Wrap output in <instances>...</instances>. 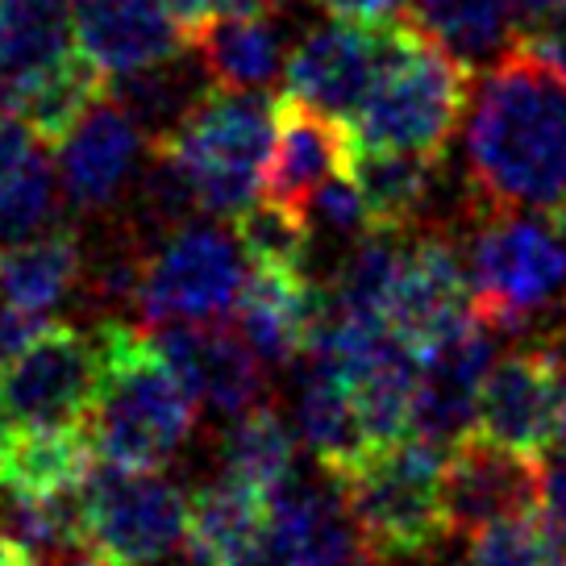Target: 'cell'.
I'll return each mask as SVG.
<instances>
[{"label": "cell", "instance_id": "277c9868", "mask_svg": "<svg viewBox=\"0 0 566 566\" xmlns=\"http://www.w3.org/2000/svg\"><path fill=\"white\" fill-rule=\"evenodd\" d=\"M442 462L446 446L408 433L384 450H371L346 475L329 479L379 566L421 563L442 537H450L442 516Z\"/></svg>", "mask_w": 566, "mask_h": 566}, {"label": "cell", "instance_id": "ac0fdd59", "mask_svg": "<svg viewBox=\"0 0 566 566\" xmlns=\"http://www.w3.org/2000/svg\"><path fill=\"white\" fill-rule=\"evenodd\" d=\"M471 271H462L459 247L442 233H424L417 247H408L405 271L391 287L388 325L391 334L421 354L429 342L471 313Z\"/></svg>", "mask_w": 566, "mask_h": 566}, {"label": "cell", "instance_id": "8d00e7d4", "mask_svg": "<svg viewBox=\"0 0 566 566\" xmlns=\"http://www.w3.org/2000/svg\"><path fill=\"white\" fill-rule=\"evenodd\" d=\"M317 4L342 21H367V25H396L408 18V0H317Z\"/></svg>", "mask_w": 566, "mask_h": 566}, {"label": "cell", "instance_id": "30bf717a", "mask_svg": "<svg viewBox=\"0 0 566 566\" xmlns=\"http://www.w3.org/2000/svg\"><path fill=\"white\" fill-rule=\"evenodd\" d=\"M396 38H400V21L367 25V21L337 18L334 25L308 30L287 54L283 96L350 122L358 105L371 96L388 54L396 51Z\"/></svg>", "mask_w": 566, "mask_h": 566}, {"label": "cell", "instance_id": "8992f818", "mask_svg": "<svg viewBox=\"0 0 566 566\" xmlns=\"http://www.w3.org/2000/svg\"><path fill=\"white\" fill-rule=\"evenodd\" d=\"M188 495L159 471L96 459L80 488V554L92 566H155L184 546Z\"/></svg>", "mask_w": 566, "mask_h": 566}, {"label": "cell", "instance_id": "d590c367", "mask_svg": "<svg viewBox=\"0 0 566 566\" xmlns=\"http://www.w3.org/2000/svg\"><path fill=\"white\" fill-rule=\"evenodd\" d=\"M38 146H42V138L21 113H0V184L13 176Z\"/></svg>", "mask_w": 566, "mask_h": 566}, {"label": "cell", "instance_id": "cb8c5ba5", "mask_svg": "<svg viewBox=\"0 0 566 566\" xmlns=\"http://www.w3.org/2000/svg\"><path fill=\"white\" fill-rule=\"evenodd\" d=\"M84 275V247L75 230H54L0 247V304L30 317H46L67 301Z\"/></svg>", "mask_w": 566, "mask_h": 566}, {"label": "cell", "instance_id": "5b68a950", "mask_svg": "<svg viewBox=\"0 0 566 566\" xmlns=\"http://www.w3.org/2000/svg\"><path fill=\"white\" fill-rule=\"evenodd\" d=\"M163 150H171L192 179L200 212L238 217L266 188V163L275 150V105L263 92L212 88L188 113Z\"/></svg>", "mask_w": 566, "mask_h": 566}, {"label": "cell", "instance_id": "d6a6232c", "mask_svg": "<svg viewBox=\"0 0 566 566\" xmlns=\"http://www.w3.org/2000/svg\"><path fill=\"white\" fill-rule=\"evenodd\" d=\"M59 196H63L59 167H51V159L38 146L34 155L0 184V247H13V242L54 230Z\"/></svg>", "mask_w": 566, "mask_h": 566}, {"label": "cell", "instance_id": "603a6c76", "mask_svg": "<svg viewBox=\"0 0 566 566\" xmlns=\"http://www.w3.org/2000/svg\"><path fill=\"white\" fill-rule=\"evenodd\" d=\"M296 424L304 446L313 450V459L329 479L346 475L371 454L354 408L350 379L325 354H308V371L301 375V396H296Z\"/></svg>", "mask_w": 566, "mask_h": 566}, {"label": "cell", "instance_id": "74e56055", "mask_svg": "<svg viewBox=\"0 0 566 566\" xmlns=\"http://www.w3.org/2000/svg\"><path fill=\"white\" fill-rule=\"evenodd\" d=\"M542 504H546L549 521H554L566 537V442H558L546 454V471H542Z\"/></svg>", "mask_w": 566, "mask_h": 566}, {"label": "cell", "instance_id": "ba28073f", "mask_svg": "<svg viewBox=\"0 0 566 566\" xmlns=\"http://www.w3.org/2000/svg\"><path fill=\"white\" fill-rule=\"evenodd\" d=\"M247 263L238 233L184 221L142 259L134 308L150 329L167 321H226L247 287Z\"/></svg>", "mask_w": 566, "mask_h": 566}, {"label": "cell", "instance_id": "2e32d148", "mask_svg": "<svg viewBox=\"0 0 566 566\" xmlns=\"http://www.w3.org/2000/svg\"><path fill=\"white\" fill-rule=\"evenodd\" d=\"M75 42L108 80L134 75L192 46L167 0H71Z\"/></svg>", "mask_w": 566, "mask_h": 566}, {"label": "cell", "instance_id": "8fae6325", "mask_svg": "<svg viewBox=\"0 0 566 566\" xmlns=\"http://www.w3.org/2000/svg\"><path fill=\"white\" fill-rule=\"evenodd\" d=\"M495 342H500V329L471 304L467 317H459L438 342L424 346L412 433L450 450L475 429L479 396L495 363Z\"/></svg>", "mask_w": 566, "mask_h": 566}, {"label": "cell", "instance_id": "484cf974", "mask_svg": "<svg viewBox=\"0 0 566 566\" xmlns=\"http://www.w3.org/2000/svg\"><path fill=\"white\" fill-rule=\"evenodd\" d=\"M438 163H442V155H421V150H363V146H354L350 176L363 188V196H367L375 230L405 233L421 221V212L433 200Z\"/></svg>", "mask_w": 566, "mask_h": 566}, {"label": "cell", "instance_id": "3957f363", "mask_svg": "<svg viewBox=\"0 0 566 566\" xmlns=\"http://www.w3.org/2000/svg\"><path fill=\"white\" fill-rule=\"evenodd\" d=\"M471 101V67L446 51L442 42L421 34L412 21H400L396 51L375 80L371 96L350 122L354 146L363 150H421L442 155Z\"/></svg>", "mask_w": 566, "mask_h": 566}, {"label": "cell", "instance_id": "4fadbf2b", "mask_svg": "<svg viewBox=\"0 0 566 566\" xmlns=\"http://www.w3.org/2000/svg\"><path fill=\"white\" fill-rule=\"evenodd\" d=\"M525 509H542V467L533 454L509 450L475 429L446 450L442 516L450 537H471L479 525Z\"/></svg>", "mask_w": 566, "mask_h": 566}, {"label": "cell", "instance_id": "44dd1931", "mask_svg": "<svg viewBox=\"0 0 566 566\" xmlns=\"http://www.w3.org/2000/svg\"><path fill=\"white\" fill-rule=\"evenodd\" d=\"M192 54L217 88L263 92L287 67L275 13H221L192 30Z\"/></svg>", "mask_w": 566, "mask_h": 566}, {"label": "cell", "instance_id": "ab89813d", "mask_svg": "<svg viewBox=\"0 0 566 566\" xmlns=\"http://www.w3.org/2000/svg\"><path fill=\"white\" fill-rule=\"evenodd\" d=\"M509 4H513V13L521 25H533V21L549 18L554 9H563L566 0H509Z\"/></svg>", "mask_w": 566, "mask_h": 566}, {"label": "cell", "instance_id": "4316f807", "mask_svg": "<svg viewBox=\"0 0 566 566\" xmlns=\"http://www.w3.org/2000/svg\"><path fill=\"white\" fill-rule=\"evenodd\" d=\"M405 21L442 42L467 67H488L516 42V13L509 0H408Z\"/></svg>", "mask_w": 566, "mask_h": 566}, {"label": "cell", "instance_id": "836d02e7", "mask_svg": "<svg viewBox=\"0 0 566 566\" xmlns=\"http://www.w3.org/2000/svg\"><path fill=\"white\" fill-rule=\"evenodd\" d=\"M304 217L313 233H329V238H342V242H358L375 230L371 209H367V196L354 184L350 171L325 179L317 192L304 200Z\"/></svg>", "mask_w": 566, "mask_h": 566}, {"label": "cell", "instance_id": "e575fe53", "mask_svg": "<svg viewBox=\"0 0 566 566\" xmlns=\"http://www.w3.org/2000/svg\"><path fill=\"white\" fill-rule=\"evenodd\" d=\"M521 46H530L533 54H542L549 67H558L566 75V4L554 9L549 18L533 21V25H521Z\"/></svg>", "mask_w": 566, "mask_h": 566}, {"label": "cell", "instance_id": "7bdbcfd3", "mask_svg": "<svg viewBox=\"0 0 566 566\" xmlns=\"http://www.w3.org/2000/svg\"><path fill=\"white\" fill-rule=\"evenodd\" d=\"M159 566V563H155ZM163 566H205L200 558H192V554H184V558H176V563H163Z\"/></svg>", "mask_w": 566, "mask_h": 566}, {"label": "cell", "instance_id": "52a82bcc", "mask_svg": "<svg viewBox=\"0 0 566 566\" xmlns=\"http://www.w3.org/2000/svg\"><path fill=\"white\" fill-rule=\"evenodd\" d=\"M467 271L475 313L516 334L566 287V233L542 212H495L467 250Z\"/></svg>", "mask_w": 566, "mask_h": 566}, {"label": "cell", "instance_id": "1f68e13d", "mask_svg": "<svg viewBox=\"0 0 566 566\" xmlns=\"http://www.w3.org/2000/svg\"><path fill=\"white\" fill-rule=\"evenodd\" d=\"M238 221V242L247 250L250 266H275V271H308L313 254V226L304 209L283 205V200H254L247 212L233 217Z\"/></svg>", "mask_w": 566, "mask_h": 566}, {"label": "cell", "instance_id": "7a4b0ae2", "mask_svg": "<svg viewBox=\"0 0 566 566\" xmlns=\"http://www.w3.org/2000/svg\"><path fill=\"white\" fill-rule=\"evenodd\" d=\"M105 375L92 408L96 454L117 467L159 471L188 446L196 429V396L159 350L155 334L125 321L96 325Z\"/></svg>", "mask_w": 566, "mask_h": 566}, {"label": "cell", "instance_id": "f1b7e54d", "mask_svg": "<svg viewBox=\"0 0 566 566\" xmlns=\"http://www.w3.org/2000/svg\"><path fill=\"white\" fill-rule=\"evenodd\" d=\"M221 471L259 488L271 500L296 479V442L266 400L233 417L230 429L221 433Z\"/></svg>", "mask_w": 566, "mask_h": 566}, {"label": "cell", "instance_id": "6da1fadb", "mask_svg": "<svg viewBox=\"0 0 566 566\" xmlns=\"http://www.w3.org/2000/svg\"><path fill=\"white\" fill-rule=\"evenodd\" d=\"M467 179L492 212H542L566 233V75L513 42L471 84Z\"/></svg>", "mask_w": 566, "mask_h": 566}, {"label": "cell", "instance_id": "7c38bea8", "mask_svg": "<svg viewBox=\"0 0 566 566\" xmlns=\"http://www.w3.org/2000/svg\"><path fill=\"white\" fill-rule=\"evenodd\" d=\"M475 433L533 459L566 442V396L542 342L492 363L479 396Z\"/></svg>", "mask_w": 566, "mask_h": 566}, {"label": "cell", "instance_id": "f35d334b", "mask_svg": "<svg viewBox=\"0 0 566 566\" xmlns=\"http://www.w3.org/2000/svg\"><path fill=\"white\" fill-rule=\"evenodd\" d=\"M38 563H42V558H38L34 549L25 546L18 533L0 521V566H38Z\"/></svg>", "mask_w": 566, "mask_h": 566}, {"label": "cell", "instance_id": "f546056e", "mask_svg": "<svg viewBox=\"0 0 566 566\" xmlns=\"http://www.w3.org/2000/svg\"><path fill=\"white\" fill-rule=\"evenodd\" d=\"M405 259L408 247L400 242V233L371 230L367 238H358L354 250L337 266L334 283H329V301H334L337 313L388 321L391 287H396L400 271H405Z\"/></svg>", "mask_w": 566, "mask_h": 566}, {"label": "cell", "instance_id": "d4e9b609", "mask_svg": "<svg viewBox=\"0 0 566 566\" xmlns=\"http://www.w3.org/2000/svg\"><path fill=\"white\" fill-rule=\"evenodd\" d=\"M0 42L18 108L21 92L80 51L71 0H0Z\"/></svg>", "mask_w": 566, "mask_h": 566}, {"label": "cell", "instance_id": "e0dca14e", "mask_svg": "<svg viewBox=\"0 0 566 566\" xmlns=\"http://www.w3.org/2000/svg\"><path fill=\"white\" fill-rule=\"evenodd\" d=\"M266 542L283 566H379L342 492L292 479L271 500Z\"/></svg>", "mask_w": 566, "mask_h": 566}, {"label": "cell", "instance_id": "ffe728a7", "mask_svg": "<svg viewBox=\"0 0 566 566\" xmlns=\"http://www.w3.org/2000/svg\"><path fill=\"white\" fill-rule=\"evenodd\" d=\"M354 134L342 117L308 108L292 96L275 105V150L266 163L263 196L304 209V200L317 192L325 179L350 171Z\"/></svg>", "mask_w": 566, "mask_h": 566}, {"label": "cell", "instance_id": "7402d4cb", "mask_svg": "<svg viewBox=\"0 0 566 566\" xmlns=\"http://www.w3.org/2000/svg\"><path fill=\"white\" fill-rule=\"evenodd\" d=\"M266 525H271V495L221 471V479L188 495L184 549L205 566H233L263 542Z\"/></svg>", "mask_w": 566, "mask_h": 566}, {"label": "cell", "instance_id": "9c48e42d", "mask_svg": "<svg viewBox=\"0 0 566 566\" xmlns=\"http://www.w3.org/2000/svg\"><path fill=\"white\" fill-rule=\"evenodd\" d=\"M105 375L96 329L42 325L0 363V429L88 424Z\"/></svg>", "mask_w": 566, "mask_h": 566}, {"label": "cell", "instance_id": "9a60e30c", "mask_svg": "<svg viewBox=\"0 0 566 566\" xmlns=\"http://www.w3.org/2000/svg\"><path fill=\"white\" fill-rule=\"evenodd\" d=\"M54 146H59L63 196L75 212L113 209L129 188V179L138 176L142 155H150V142L138 122L108 92Z\"/></svg>", "mask_w": 566, "mask_h": 566}, {"label": "cell", "instance_id": "4dcf8cb0", "mask_svg": "<svg viewBox=\"0 0 566 566\" xmlns=\"http://www.w3.org/2000/svg\"><path fill=\"white\" fill-rule=\"evenodd\" d=\"M467 566H566V537L542 509L500 516L467 537Z\"/></svg>", "mask_w": 566, "mask_h": 566}, {"label": "cell", "instance_id": "5bb4252c", "mask_svg": "<svg viewBox=\"0 0 566 566\" xmlns=\"http://www.w3.org/2000/svg\"><path fill=\"white\" fill-rule=\"evenodd\" d=\"M155 342L188 384L196 405L217 417H242L266 400L263 358L250 350L238 325L226 321H167L155 325Z\"/></svg>", "mask_w": 566, "mask_h": 566}, {"label": "cell", "instance_id": "83f0119b", "mask_svg": "<svg viewBox=\"0 0 566 566\" xmlns=\"http://www.w3.org/2000/svg\"><path fill=\"white\" fill-rule=\"evenodd\" d=\"M200 75H205L200 59H196V67H192L184 54H176V59H163L155 67L108 80V96L138 122V129L146 134L150 146H159V142L171 138L179 125L188 122V113L205 101L209 88H205Z\"/></svg>", "mask_w": 566, "mask_h": 566}, {"label": "cell", "instance_id": "b9f144b4", "mask_svg": "<svg viewBox=\"0 0 566 566\" xmlns=\"http://www.w3.org/2000/svg\"><path fill=\"white\" fill-rule=\"evenodd\" d=\"M0 113H13V84H9V67H4V42H0Z\"/></svg>", "mask_w": 566, "mask_h": 566}, {"label": "cell", "instance_id": "d6986e66", "mask_svg": "<svg viewBox=\"0 0 566 566\" xmlns=\"http://www.w3.org/2000/svg\"><path fill=\"white\" fill-rule=\"evenodd\" d=\"M325 308V287L308 280V271H275L250 266L247 287L233 308V325L263 367H287L308 354L313 329Z\"/></svg>", "mask_w": 566, "mask_h": 566}, {"label": "cell", "instance_id": "60d3db41", "mask_svg": "<svg viewBox=\"0 0 566 566\" xmlns=\"http://www.w3.org/2000/svg\"><path fill=\"white\" fill-rule=\"evenodd\" d=\"M542 346H546L549 363H554V375H558V388H563V396H566V334L546 337Z\"/></svg>", "mask_w": 566, "mask_h": 566}]
</instances>
